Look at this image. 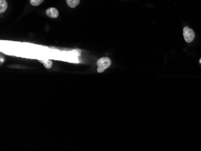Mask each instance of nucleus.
<instances>
[{"instance_id":"nucleus-1","label":"nucleus","mask_w":201,"mask_h":151,"mask_svg":"<svg viewBox=\"0 0 201 151\" xmlns=\"http://www.w3.org/2000/svg\"><path fill=\"white\" fill-rule=\"evenodd\" d=\"M111 64V61L110 59L108 57H103L97 61L98 69L97 71L99 73L103 72L106 69L110 66Z\"/></svg>"},{"instance_id":"nucleus-2","label":"nucleus","mask_w":201,"mask_h":151,"mask_svg":"<svg viewBox=\"0 0 201 151\" xmlns=\"http://www.w3.org/2000/svg\"><path fill=\"white\" fill-rule=\"evenodd\" d=\"M183 36L186 42L190 43L195 38V33L194 31L189 27H185L183 29Z\"/></svg>"},{"instance_id":"nucleus-3","label":"nucleus","mask_w":201,"mask_h":151,"mask_svg":"<svg viewBox=\"0 0 201 151\" xmlns=\"http://www.w3.org/2000/svg\"><path fill=\"white\" fill-rule=\"evenodd\" d=\"M46 14L51 18H56L59 16V11L54 7H50L46 10Z\"/></svg>"},{"instance_id":"nucleus-4","label":"nucleus","mask_w":201,"mask_h":151,"mask_svg":"<svg viewBox=\"0 0 201 151\" xmlns=\"http://www.w3.org/2000/svg\"><path fill=\"white\" fill-rule=\"evenodd\" d=\"M68 6L71 8L76 7L80 3V0H66Z\"/></svg>"},{"instance_id":"nucleus-5","label":"nucleus","mask_w":201,"mask_h":151,"mask_svg":"<svg viewBox=\"0 0 201 151\" xmlns=\"http://www.w3.org/2000/svg\"><path fill=\"white\" fill-rule=\"evenodd\" d=\"M7 8V4L5 0H0V13L5 12Z\"/></svg>"},{"instance_id":"nucleus-6","label":"nucleus","mask_w":201,"mask_h":151,"mask_svg":"<svg viewBox=\"0 0 201 151\" xmlns=\"http://www.w3.org/2000/svg\"><path fill=\"white\" fill-rule=\"evenodd\" d=\"M39 61L43 64L44 66L46 69H50L53 66V62L49 60H39Z\"/></svg>"},{"instance_id":"nucleus-7","label":"nucleus","mask_w":201,"mask_h":151,"mask_svg":"<svg viewBox=\"0 0 201 151\" xmlns=\"http://www.w3.org/2000/svg\"><path fill=\"white\" fill-rule=\"evenodd\" d=\"M44 0H30V4L33 6H39Z\"/></svg>"},{"instance_id":"nucleus-8","label":"nucleus","mask_w":201,"mask_h":151,"mask_svg":"<svg viewBox=\"0 0 201 151\" xmlns=\"http://www.w3.org/2000/svg\"><path fill=\"white\" fill-rule=\"evenodd\" d=\"M199 62H200V63H201V59H200V60H199Z\"/></svg>"}]
</instances>
